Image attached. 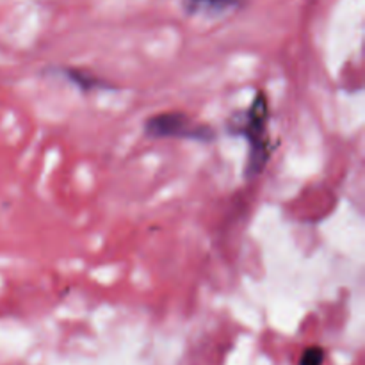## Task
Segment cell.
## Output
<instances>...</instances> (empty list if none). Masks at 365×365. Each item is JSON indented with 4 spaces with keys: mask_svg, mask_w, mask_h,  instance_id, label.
Listing matches in <instances>:
<instances>
[{
    "mask_svg": "<svg viewBox=\"0 0 365 365\" xmlns=\"http://www.w3.org/2000/svg\"><path fill=\"white\" fill-rule=\"evenodd\" d=\"M64 75H68L70 82H73L77 88H81L82 91H91V89H98V88H106V82L96 78L95 75L89 73V71L84 70H68L64 71Z\"/></svg>",
    "mask_w": 365,
    "mask_h": 365,
    "instance_id": "4",
    "label": "cell"
},
{
    "mask_svg": "<svg viewBox=\"0 0 365 365\" xmlns=\"http://www.w3.org/2000/svg\"><path fill=\"white\" fill-rule=\"evenodd\" d=\"M234 134L242 135L248 141V160L246 178H255L266 168L271 157L269 146V100L264 91H259L245 114L230 121Z\"/></svg>",
    "mask_w": 365,
    "mask_h": 365,
    "instance_id": "1",
    "label": "cell"
},
{
    "mask_svg": "<svg viewBox=\"0 0 365 365\" xmlns=\"http://www.w3.org/2000/svg\"><path fill=\"white\" fill-rule=\"evenodd\" d=\"M324 356H327V353H324L323 348L312 346V348H307L303 351L302 359H299V365H323Z\"/></svg>",
    "mask_w": 365,
    "mask_h": 365,
    "instance_id": "5",
    "label": "cell"
},
{
    "mask_svg": "<svg viewBox=\"0 0 365 365\" xmlns=\"http://www.w3.org/2000/svg\"><path fill=\"white\" fill-rule=\"evenodd\" d=\"M145 132L148 138H187L192 141L209 143L214 139V130L207 125L195 123L184 113H160L148 118L145 123Z\"/></svg>",
    "mask_w": 365,
    "mask_h": 365,
    "instance_id": "2",
    "label": "cell"
},
{
    "mask_svg": "<svg viewBox=\"0 0 365 365\" xmlns=\"http://www.w3.org/2000/svg\"><path fill=\"white\" fill-rule=\"evenodd\" d=\"M241 6V0H184L185 13L192 16L220 18Z\"/></svg>",
    "mask_w": 365,
    "mask_h": 365,
    "instance_id": "3",
    "label": "cell"
}]
</instances>
